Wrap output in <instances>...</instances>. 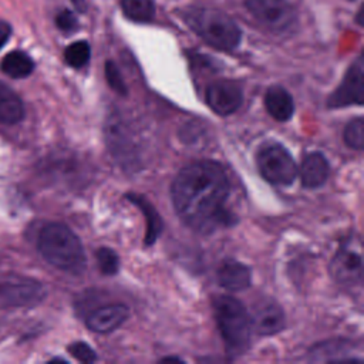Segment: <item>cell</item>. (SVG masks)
<instances>
[{"label":"cell","mask_w":364,"mask_h":364,"mask_svg":"<svg viewBox=\"0 0 364 364\" xmlns=\"http://www.w3.org/2000/svg\"><path fill=\"white\" fill-rule=\"evenodd\" d=\"M171 193L178 216L191 229L209 233L229 223L230 215L225 208L229 181L219 164L200 161L185 166L176 175Z\"/></svg>","instance_id":"cell-1"},{"label":"cell","mask_w":364,"mask_h":364,"mask_svg":"<svg viewBox=\"0 0 364 364\" xmlns=\"http://www.w3.org/2000/svg\"><path fill=\"white\" fill-rule=\"evenodd\" d=\"M41 256L54 267L78 274L85 267V252L78 236L58 222L46 223L37 239Z\"/></svg>","instance_id":"cell-2"},{"label":"cell","mask_w":364,"mask_h":364,"mask_svg":"<svg viewBox=\"0 0 364 364\" xmlns=\"http://www.w3.org/2000/svg\"><path fill=\"white\" fill-rule=\"evenodd\" d=\"M183 21L202 40L219 50H233L240 43V28L220 10L212 7H188L182 13Z\"/></svg>","instance_id":"cell-3"},{"label":"cell","mask_w":364,"mask_h":364,"mask_svg":"<svg viewBox=\"0 0 364 364\" xmlns=\"http://www.w3.org/2000/svg\"><path fill=\"white\" fill-rule=\"evenodd\" d=\"M215 316L220 336L230 354H243L250 341L252 321L245 306L230 296L215 300Z\"/></svg>","instance_id":"cell-4"},{"label":"cell","mask_w":364,"mask_h":364,"mask_svg":"<svg viewBox=\"0 0 364 364\" xmlns=\"http://www.w3.org/2000/svg\"><path fill=\"white\" fill-rule=\"evenodd\" d=\"M260 175L273 185H290L297 176V165L291 154L280 144L262 146L257 154Z\"/></svg>","instance_id":"cell-5"},{"label":"cell","mask_w":364,"mask_h":364,"mask_svg":"<svg viewBox=\"0 0 364 364\" xmlns=\"http://www.w3.org/2000/svg\"><path fill=\"white\" fill-rule=\"evenodd\" d=\"M46 297L44 286L36 279L7 274L0 280V306L31 307Z\"/></svg>","instance_id":"cell-6"},{"label":"cell","mask_w":364,"mask_h":364,"mask_svg":"<svg viewBox=\"0 0 364 364\" xmlns=\"http://www.w3.org/2000/svg\"><path fill=\"white\" fill-rule=\"evenodd\" d=\"M247 10L264 27L284 31L296 21V14L287 0H245Z\"/></svg>","instance_id":"cell-7"},{"label":"cell","mask_w":364,"mask_h":364,"mask_svg":"<svg viewBox=\"0 0 364 364\" xmlns=\"http://www.w3.org/2000/svg\"><path fill=\"white\" fill-rule=\"evenodd\" d=\"M364 94V67L363 58L358 57L357 61L350 67L344 75L343 82L328 98L330 108H341L351 104L361 105Z\"/></svg>","instance_id":"cell-8"},{"label":"cell","mask_w":364,"mask_h":364,"mask_svg":"<svg viewBox=\"0 0 364 364\" xmlns=\"http://www.w3.org/2000/svg\"><path fill=\"white\" fill-rule=\"evenodd\" d=\"M205 98L213 112L219 115H230L242 105L243 91L236 81L219 80L208 87Z\"/></svg>","instance_id":"cell-9"},{"label":"cell","mask_w":364,"mask_h":364,"mask_svg":"<svg viewBox=\"0 0 364 364\" xmlns=\"http://www.w3.org/2000/svg\"><path fill=\"white\" fill-rule=\"evenodd\" d=\"M330 272L333 277L341 284H357L363 279L361 253L353 247L343 246L334 256Z\"/></svg>","instance_id":"cell-10"},{"label":"cell","mask_w":364,"mask_h":364,"mask_svg":"<svg viewBox=\"0 0 364 364\" xmlns=\"http://www.w3.org/2000/svg\"><path fill=\"white\" fill-rule=\"evenodd\" d=\"M128 317V307L121 303L105 304L92 310L87 318L85 324L94 333H111L118 328Z\"/></svg>","instance_id":"cell-11"},{"label":"cell","mask_w":364,"mask_h":364,"mask_svg":"<svg viewBox=\"0 0 364 364\" xmlns=\"http://www.w3.org/2000/svg\"><path fill=\"white\" fill-rule=\"evenodd\" d=\"M252 328L262 336H272L283 330L286 324L284 313L276 303H267L259 307L250 318Z\"/></svg>","instance_id":"cell-12"},{"label":"cell","mask_w":364,"mask_h":364,"mask_svg":"<svg viewBox=\"0 0 364 364\" xmlns=\"http://www.w3.org/2000/svg\"><path fill=\"white\" fill-rule=\"evenodd\" d=\"M219 284L229 291H242L250 286V269L236 260H225L218 269Z\"/></svg>","instance_id":"cell-13"},{"label":"cell","mask_w":364,"mask_h":364,"mask_svg":"<svg viewBox=\"0 0 364 364\" xmlns=\"http://www.w3.org/2000/svg\"><path fill=\"white\" fill-rule=\"evenodd\" d=\"M330 173V166L326 156L320 152H310L304 156L301 164V182L303 186L314 189L327 181Z\"/></svg>","instance_id":"cell-14"},{"label":"cell","mask_w":364,"mask_h":364,"mask_svg":"<svg viewBox=\"0 0 364 364\" xmlns=\"http://www.w3.org/2000/svg\"><path fill=\"white\" fill-rule=\"evenodd\" d=\"M264 104L267 112L277 121H287L294 112V102L290 92L280 85H273L267 90Z\"/></svg>","instance_id":"cell-15"},{"label":"cell","mask_w":364,"mask_h":364,"mask_svg":"<svg viewBox=\"0 0 364 364\" xmlns=\"http://www.w3.org/2000/svg\"><path fill=\"white\" fill-rule=\"evenodd\" d=\"M24 117V104L18 94L0 81V124H17Z\"/></svg>","instance_id":"cell-16"},{"label":"cell","mask_w":364,"mask_h":364,"mask_svg":"<svg viewBox=\"0 0 364 364\" xmlns=\"http://www.w3.org/2000/svg\"><path fill=\"white\" fill-rule=\"evenodd\" d=\"M1 71L11 78H26L34 70V63L30 55L23 51L14 50L1 60Z\"/></svg>","instance_id":"cell-17"},{"label":"cell","mask_w":364,"mask_h":364,"mask_svg":"<svg viewBox=\"0 0 364 364\" xmlns=\"http://www.w3.org/2000/svg\"><path fill=\"white\" fill-rule=\"evenodd\" d=\"M134 203H136L142 213L145 215L146 219V236H145V243L146 245H152L155 242V239L158 237V235L161 233L162 229V223H161V218L158 215V212L154 209V206L144 198L136 196V195H129L128 196Z\"/></svg>","instance_id":"cell-18"},{"label":"cell","mask_w":364,"mask_h":364,"mask_svg":"<svg viewBox=\"0 0 364 364\" xmlns=\"http://www.w3.org/2000/svg\"><path fill=\"white\" fill-rule=\"evenodd\" d=\"M121 7L125 17L136 23H148L155 16L152 0H122Z\"/></svg>","instance_id":"cell-19"},{"label":"cell","mask_w":364,"mask_h":364,"mask_svg":"<svg viewBox=\"0 0 364 364\" xmlns=\"http://www.w3.org/2000/svg\"><path fill=\"white\" fill-rule=\"evenodd\" d=\"M91 55V50L87 41H75L70 44L64 51L65 63L74 68L84 67Z\"/></svg>","instance_id":"cell-20"},{"label":"cell","mask_w":364,"mask_h":364,"mask_svg":"<svg viewBox=\"0 0 364 364\" xmlns=\"http://www.w3.org/2000/svg\"><path fill=\"white\" fill-rule=\"evenodd\" d=\"M346 144L357 151H361L364 146V121L361 117L350 121L344 129Z\"/></svg>","instance_id":"cell-21"},{"label":"cell","mask_w":364,"mask_h":364,"mask_svg":"<svg viewBox=\"0 0 364 364\" xmlns=\"http://www.w3.org/2000/svg\"><path fill=\"white\" fill-rule=\"evenodd\" d=\"M97 263L104 274H115L119 269V257L115 250L109 247H101L97 252Z\"/></svg>","instance_id":"cell-22"},{"label":"cell","mask_w":364,"mask_h":364,"mask_svg":"<svg viewBox=\"0 0 364 364\" xmlns=\"http://www.w3.org/2000/svg\"><path fill=\"white\" fill-rule=\"evenodd\" d=\"M105 78L114 91H117L121 95L127 94V85L122 80V75H121L118 67L112 61L105 63Z\"/></svg>","instance_id":"cell-23"},{"label":"cell","mask_w":364,"mask_h":364,"mask_svg":"<svg viewBox=\"0 0 364 364\" xmlns=\"http://www.w3.org/2000/svg\"><path fill=\"white\" fill-rule=\"evenodd\" d=\"M68 351L81 363H92L97 360L95 351L87 343L82 341H75L71 346H68Z\"/></svg>","instance_id":"cell-24"},{"label":"cell","mask_w":364,"mask_h":364,"mask_svg":"<svg viewBox=\"0 0 364 364\" xmlns=\"http://www.w3.org/2000/svg\"><path fill=\"white\" fill-rule=\"evenodd\" d=\"M55 24L60 30L65 31V33H70V31H74L77 27H78V21L75 18V16L70 11V10H63L57 14L55 17Z\"/></svg>","instance_id":"cell-25"},{"label":"cell","mask_w":364,"mask_h":364,"mask_svg":"<svg viewBox=\"0 0 364 364\" xmlns=\"http://www.w3.org/2000/svg\"><path fill=\"white\" fill-rule=\"evenodd\" d=\"M10 34H11L10 26H9L6 21L0 20V48L7 43Z\"/></svg>","instance_id":"cell-26"},{"label":"cell","mask_w":364,"mask_h":364,"mask_svg":"<svg viewBox=\"0 0 364 364\" xmlns=\"http://www.w3.org/2000/svg\"><path fill=\"white\" fill-rule=\"evenodd\" d=\"M71 3L75 6V9L78 11H84L85 10V0H71Z\"/></svg>","instance_id":"cell-27"}]
</instances>
